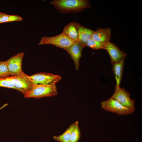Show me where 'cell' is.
<instances>
[{
  "label": "cell",
  "instance_id": "cell-1",
  "mask_svg": "<svg viewBox=\"0 0 142 142\" xmlns=\"http://www.w3.org/2000/svg\"><path fill=\"white\" fill-rule=\"evenodd\" d=\"M50 4L63 14L79 12L92 7L87 0H54L50 1Z\"/></svg>",
  "mask_w": 142,
  "mask_h": 142
},
{
  "label": "cell",
  "instance_id": "cell-2",
  "mask_svg": "<svg viewBox=\"0 0 142 142\" xmlns=\"http://www.w3.org/2000/svg\"><path fill=\"white\" fill-rule=\"evenodd\" d=\"M55 84L49 85L34 84L32 88L27 92L25 98L40 99L44 97L55 96L58 94Z\"/></svg>",
  "mask_w": 142,
  "mask_h": 142
},
{
  "label": "cell",
  "instance_id": "cell-3",
  "mask_svg": "<svg viewBox=\"0 0 142 142\" xmlns=\"http://www.w3.org/2000/svg\"><path fill=\"white\" fill-rule=\"evenodd\" d=\"M74 42L62 32L55 36L42 37L38 45L50 44L64 49L70 47Z\"/></svg>",
  "mask_w": 142,
  "mask_h": 142
},
{
  "label": "cell",
  "instance_id": "cell-4",
  "mask_svg": "<svg viewBox=\"0 0 142 142\" xmlns=\"http://www.w3.org/2000/svg\"><path fill=\"white\" fill-rule=\"evenodd\" d=\"M9 78L17 90L24 95L32 88L34 85L29 76L23 72Z\"/></svg>",
  "mask_w": 142,
  "mask_h": 142
},
{
  "label": "cell",
  "instance_id": "cell-5",
  "mask_svg": "<svg viewBox=\"0 0 142 142\" xmlns=\"http://www.w3.org/2000/svg\"><path fill=\"white\" fill-rule=\"evenodd\" d=\"M101 105L103 109L116 113L119 115H129L133 113L117 100L111 97L107 100L102 101Z\"/></svg>",
  "mask_w": 142,
  "mask_h": 142
},
{
  "label": "cell",
  "instance_id": "cell-6",
  "mask_svg": "<svg viewBox=\"0 0 142 142\" xmlns=\"http://www.w3.org/2000/svg\"><path fill=\"white\" fill-rule=\"evenodd\" d=\"M130 93L124 88L120 87L115 88L114 94L111 97L117 100L123 106L131 110L133 112L135 110L134 99L130 98Z\"/></svg>",
  "mask_w": 142,
  "mask_h": 142
},
{
  "label": "cell",
  "instance_id": "cell-7",
  "mask_svg": "<svg viewBox=\"0 0 142 142\" xmlns=\"http://www.w3.org/2000/svg\"><path fill=\"white\" fill-rule=\"evenodd\" d=\"M29 77L34 84H55L62 78L59 75L44 72L37 73Z\"/></svg>",
  "mask_w": 142,
  "mask_h": 142
},
{
  "label": "cell",
  "instance_id": "cell-8",
  "mask_svg": "<svg viewBox=\"0 0 142 142\" xmlns=\"http://www.w3.org/2000/svg\"><path fill=\"white\" fill-rule=\"evenodd\" d=\"M24 55V53H19L6 60L10 75H15L23 72L22 64Z\"/></svg>",
  "mask_w": 142,
  "mask_h": 142
},
{
  "label": "cell",
  "instance_id": "cell-9",
  "mask_svg": "<svg viewBox=\"0 0 142 142\" xmlns=\"http://www.w3.org/2000/svg\"><path fill=\"white\" fill-rule=\"evenodd\" d=\"M104 49L108 53L112 64L119 62L125 59L126 56V53L120 50L117 45L110 41L105 44Z\"/></svg>",
  "mask_w": 142,
  "mask_h": 142
},
{
  "label": "cell",
  "instance_id": "cell-10",
  "mask_svg": "<svg viewBox=\"0 0 142 142\" xmlns=\"http://www.w3.org/2000/svg\"><path fill=\"white\" fill-rule=\"evenodd\" d=\"M78 41L76 42L69 47L64 49L69 54L74 62L75 69L78 70L80 65L79 60L82 56V51L84 48Z\"/></svg>",
  "mask_w": 142,
  "mask_h": 142
},
{
  "label": "cell",
  "instance_id": "cell-11",
  "mask_svg": "<svg viewBox=\"0 0 142 142\" xmlns=\"http://www.w3.org/2000/svg\"><path fill=\"white\" fill-rule=\"evenodd\" d=\"M73 22L77 32L78 42L84 48L87 41L91 38L94 31L83 26L76 22Z\"/></svg>",
  "mask_w": 142,
  "mask_h": 142
},
{
  "label": "cell",
  "instance_id": "cell-12",
  "mask_svg": "<svg viewBox=\"0 0 142 142\" xmlns=\"http://www.w3.org/2000/svg\"><path fill=\"white\" fill-rule=\"evenodd\" d=\"M111 35L110 28H99L93 31L91 38L96 41L105 44L110 41Z\"/></svg>",
  "mask_w": 142,
  "mask_h": 142
},
{
  "label": "cell",
  "instance_id": "cell-13",
  "mask_svg": "<svg viewBox=\"0 0 142 142\" xmlns=\"http://www.w3.org/2000/svg\"><path fill=\"white\" fill-rule=\"evenodd\" d=\"M124 60L125 59H124L119 62L112 64V70L116 82L115 88L120 87L124 68Z\"/></svg>",
  "mask_w": 142,
  "mask_h": 142
},
{
  "label": "cell",
  "instance_id": "cell-14",
  "mask_svg": "<svg viewBox=\"0 0 142 142\" xmlns=\"http://www.w3.org/2000/svg\"><path fill=\"white\" fill-rule=\"evenodd\" d=\"M62 32L74 42L78 41L77 32L74 22H70L65 26Z\"/></svg>",
  "mask_w": 142,
  "mask_h": 142
},
{
  "label": "cell",
  "instance_id": "cell-15",
  "mask_svg": "<svg viewBox=\"0 0 142 142\" xmlns=\"http://www.w3.org/2000/svg\"><path fill=\"white\" fill-rule=\"evenodd\" d=\"M74 124L75 122L72 124L62 134L54 136L53 137L54 139L59 142H70L71 133Z\"/></svg>",
  "mask_w": 142,
  "mask_h": 142
},
{
  "label": "cell",
  "instance_id": "cell-16",
  "mask_svg": "<svg viewBox=\"0 0 142 142\" xmlns=\"http://www.w3.org/2000/svg\"><path fill=\"white\" fill-rule=\"evenodd\" d=\"M72 131L70 142H77L80 137V132L78 121H75Z\"/></svg>",
  "mask_w": 142,
  "mask_h": 142
},
{
  "label": "cell",
  "instance_id": "cell-17",
  "mask_svg": "<svg viewBox=\"0 0 142 142\" xmlns=\"http://www.w3.org/2000/svg\"><path fill=\"white\" fill-rule=\"evenodd\" d=\"M22 19V18L19 16L8 15L6 13L1 18L0 24L14 21H21Z\"/></svg>",
  "mask_w": 142,
  "mask_h": 142
},
{
  "label": "cell",
  "instance_id": "cell-18",
  "mask_svg": "<svg viewBox=\"0 0 142 142\" xmlns=\"http://www.w3.org/2000/svg\"><path fill=\"white\" fill-rule=\"evenodd\" d=\"M105 44L96 41L92 38L89 39L87 42L85 47H89L93 49H104Z\"/></svg>",
  "mask_w": 142,
  "mask_h": 142
},
{
  "label": "cell",
  "instance_id": "cell-19",
  "mask_svg": "<svg viewBox=\"0 0 142 142\" xmlns=\"http://www.w3.org/2000/svg\"><path fill=\"white\" fill-rule=\"evenodd\" d=\"M9 76L6 61H0V77H7Z\"/></svg>",
  "mask_w": 142,
  "mask_h": 142
},
{
  "label": "cell",
  "instance_id": "cell-20",
  "mask_svg": "<svg viewBox=\"0 0 142 142\" xmlns=\"http://www.w3.org/2000/svg\"><path fill=\"white\" fill-rule=\"evenodd\" d=\"M0 87L12 88L17 90L11 82L9 77L0 78Z\"/></svg>",
  "mask_w": 142,
  "mask_h": 142
},
{
  "label": "cell",
  "instance_id": "cell-21",
  "mask_svg": "<svg viewBox=\"0 0 142 142\" xmlns=\"http://www.w3.org/2000/svg\"><path fill=\"white\" fill-rule=\"evenodd\" d=\"M8 105V104L7 103H6L3 105L2 106L0 107V110L4 108L7 105Z\"/></svg>",
  "mask_w": 142,
  "mask_h": 142
},
{
  "label": "cell",
  "instance_id": "cell-22",
  "mask_svg": "<svg viewBox=\"0 0 142 142\" xmlns=\"http://www.w3.org/2000/svg\"><path fill=\"white\" fill-rule=\"evenodd\" d=\"M6 13L1 12H0V20L2 17Z\"/></svg>",
  "mask_w": 142,
  "mask_h": 142
},
{
  "label": "cell",
  "instance_id": "cell-23",
  "mask_svg": "<svg viewBox=\"0 0 142 142\" xmlns=\"http://www.w3.org/2000/svg\"><path fill=\"white\" fill-rule=\"evenodd\" d=\"M1 78V77H0V78Z\"/></svg>",
  "mask_w": 142,
  "mask_h": 142
}]
</instances>
